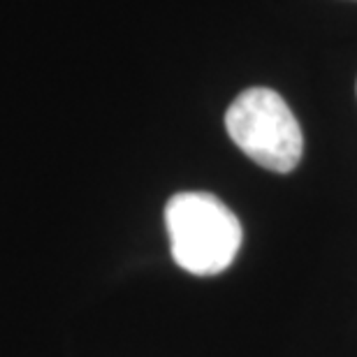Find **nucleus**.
Returning a JSON list of instances; mask_svg holds the SVG:
<instances>
[{"label": "nucleus", "instance_id": "1", "mask_svg": "<svg viewBox=\"0 0 357 357\" xmlns=\"http://www.w3.org/2000/svg\"><path fill=\"white\" fill-rule=\"evenodd\" d=\"M172 258L195 276H216L237 258L241 223L211 192H176L165 206Z\"/></svg>", "mask_w": 357, "mask_h": 357}, {"label": "nucleus", "instance_id": "2", "mask_svg": "<svg viewBox=\"0 0 357 357\" xmlns=\"http://www.w3.org/2000/svg\"><path fill=\"white\" fill-rule=\"evenodd\" d=\"M232 142L260 167L292 172L304 153V135L288 102L271 89H246L225 112Z\"/></svg>", "mask_w": 357, "mask_h": 357}]
</instances>
